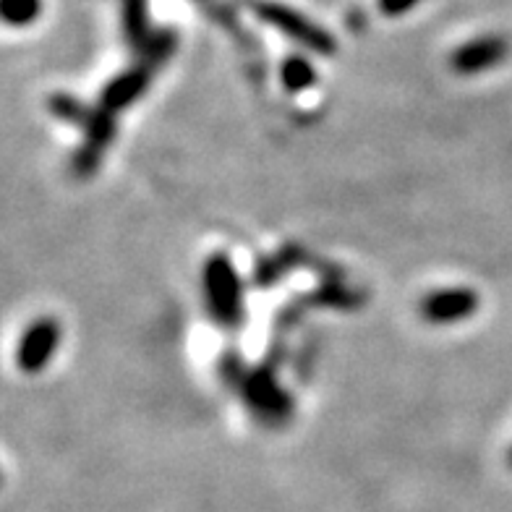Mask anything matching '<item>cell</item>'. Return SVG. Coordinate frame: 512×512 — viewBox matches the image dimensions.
Returning a JSON list of instances; mask_svg holds the SVG:
<instances>
[{"instance_id":"3957f363","label":"cell","mask_w":512,"mask_h":512,"mask_svg":"<svg viewBox=\"0 0 512 512\" xmlns=\"http://www.w3.org/2000/svg\"><path fill=\"white\" fill-rule=\"evenodd\" d=\"M61 343V324L53 317H42L32 322L21 335V343L16 348V366L24 374H40L50 364V358L58 351Z\"/></svg>"},{"instance_id":"8992f818","label":"cell","mask_w":512,"mask_h":512,"mask_svg":"<svg viewBox=\"0 0 512 512\" xmlns=\"http://www.w3.org/2000/svg\"><path fill=\"white\" fill-rule=\"evenodd\" d=\"M149 81V66L147 68H136V71H128V74L118 76V79L105 89V95H102V113L113 115L115 110L126 108L136 97L142 95L144 87H147Z\"/></svg>"},{"instance_id":"30bf717a","label":"cell","mask_w":512,"mask_h":512,"mask_svg":"<svg viewBox=\"0 0 512 512\" xmlns=\"http://www.w3.org/2000/svg\"><path fill=\"white\" fill-rule=\"evenodd\" d=\"M416 0H382V11L384 14H403V11H408V8L413 6Z\"/></svg>"},{"instance_id":"6da1fadb","label":"cell","mask_w":512,"mask_h":512,"mask_svg":"<svg viewBox=\"0 0 512 512\" xmlns=\"http://www.w3.org/2000/svg\"><path fill=\"white\" fill-rule=\"evenodd\" d=\"M204 290L212 317L225 327H236L241 322V283L228 256H209L204 264Z\"/></svg>"},{"instance_id":"9c48e42d","label":"cell","mask_w":512,"mask_h":512,"mask_svg":"<svg viewBox=\"0 0 512 512\" xmlns=\"http://www.w3.org/2000/svg\"><path fill=\"white\" fill-rule=\"evenodd\" d=\"M50 108H53V113L58 115V118H63V121H71V123L84 121V110H81V105L74 100V97H66V95L53 97Z\"/></svg>"},{"instance_id":"5b68a950","label":"cell","mask_w":512,"mask_h":512,"mask_svg":"<svg viewBox=\"0 0 512 512\" xmlns=\"http://www.w3.org/2000/svg\"><path fill=\"white\" fill-rule=\"evenodd\" d=\"M507 55H510V42L505 37H479V40L465 42L463 48L455 50L450 66L460 76L484 74L489 68L499 66Z\"/></svg>"},{"instance_id":"ba28073f","label":"cell","mask_w":512,"mask_h":512,"mask_svg":"<svg viewBox=\"0 0 512 512\" xmlns=\"http://www.w3.org/2000/svg\"><path fill=\"white\" fill-rule=\"evenodd\" d=\"M40 14V0H3V19L8 24H29Z\"/></svg>"},{"instance_id":"7a4b0ae2","label":"cell","mask_w":512,"mask_h":512,"mask_svg":"<svg viewBox=\"0 0 512 512\" xmlns=\"http://www.w3.org/2000/svg\"><path fill=\"white\" fill-rule=\"evenodd\" d=\"M256 14L262 16L267 24L277 27L283 34L293 37L296 42H301L304 48L314 50L319 55H332L335 53V40H332L330 34L322 32L317 24H311L309 19H304L296 11H290V8L280 6V3H256Z\"/></svg>"},{"instance_id":"52a82bcc","label":"cell","mask_w":512,"mask_h":512,"mask_svg":"<svg viewBox=\"0 0 512 512\" xmlns=\"http://www.w3.org/2000/svg\"><path fill=\"white\" fill-rule=\"evenodd\" d=\"M314 81H317V74L304 58H288L283 63V84L288 92H304Z\"/></svg>"},{"instance_id":"277c9868","label":"cell","mask_w":512,"mask_h":512,"mask_svg":"<svg viewBox=\"0 0 512 512\" xmlns=\"http://www.w3.org/2000/svg\"><path fill=\"white\" fill-rule=\"evenodd\" d=\"M421 317L429 324H458L479 311V296L471 288H439L426 293L421 306Z\"/></svg>"},{"instance_id":"8fae6325","label":"cell","mask_w":512,"mask_h":512,"mask_svg":"<svg viewBox=\"0 0 512 512\" xmlns=\"http://www.w3.org/2000/svg\"><path fill=\"white\" fill-rule=\"evenodd\" d=\"M510 465H512V452H510Z\"/></svg>"}]
</instances>
